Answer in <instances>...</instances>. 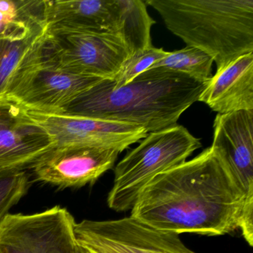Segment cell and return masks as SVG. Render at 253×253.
Listing matches in <instances>:
<instances>
[{"mask_svg": "<svg viewBox=\"0 0 253 253\" xmlns=\"http://www.w3.org/2000/svg\"><path fill=\"white\" fill-rule=\"evenodd\" d=\"M244 203L241 188L209 147L153 177L140 191L130 216L177 235L220 236L239 229Z\"/></svg>", "mask_w": 253, "mask_h": 253, "instance_id": "1", "label": "cell"}, {"mask_svg": "<svg viewBox=\"0 0 253 253\" xmlns=\"http://www.w3.org/2000/svg\"><path fill=\"white\" fill-rule=\"evenodd\" d=\"M207 83L173 71L149 69L121 87L114 86L112 80H103L63 112L131 124L154 132L177 125Z\"/></svg>", "mask_w": 253, "mask_h": 253, "instance_id": "2", "label": "cell"}, {"mask_svg": "<svg viewBox=\"0 0 253 253\" xmlns=\"http://www.w3.org/2000/svg\"><path fill=\"white\" fill-rule=\"evenodd\" d=\"M187 46L224 68L253 52V0H145Z\"/></svg>", "mask_w": 253, "mask_h": 253, "instance_id": "3", "label": "cell"}, {"mask_svg": "<svg viewBox=\"0 0 253 253\" xmlns=\"http://www.w3.org/2000/svg\"><path fill=\"white\" fill-rule=\"evenodd\" d=\"M201 146V140L182 126L148 133L115 167L107 197L109 208L117 212L131 210L140 191L153 177L183 164Z\"/></svg>", "mask_w": 253, "mask_h": 253, "instance_id": "4", "label": "cell"}, {"mask_svg": "<svg viewBox=\"0 0 253 253\" xmlns=\"http://www.w3.org/2000/svg\"><path fill=\"white\" fill-rule=\"evenodd\" d=\"M46 51L60 69L103 80H115L129 56L115 34L60 29H47Z\"/></svg>", "mask_w": 253, "mask_h": 253, "instance_id": "5", "label": "cell"}, {"mask_svg": "<svg viewBox=\"0 0 253 253\" xmlns=\"http://www.w3.org/2000/svg\"><path fill=\"white\" fill-rule=\"evenodd\" d=\"M75 233L78 248L106 253H197L177 234L155 229L131 216L76 222Z\"/></svg>", "mask_w": 253, "mask_h": 253, "instance_id": "6", "label": "cell"}, {"mask_svg": "<svg viewBox=\"0 0 253 253\" xmlns=\"http://www.w3.org/2000/svg\"><path fill=\"white\" fill-rule=\"evenodd\" d=\"M75 224L60 206L35 214L9 213L0 223V253H78Z\"/></svg>", "mask_w": 253, "mask_h": 253, "instance_id": "7", "label": "cell"}, {"mask_svg": "<svg viewBox=\"0 0 253 253\" xmlns=\"http://www.w3.org/2000/svg\"><path fill=\"white\" fill-rule=\"evenodd\" d=\"M211 150L226 166L242 190L244 203L239 229L253 231V110L217 114L213 124Z\"/></svg>", "mask_w": 253, "mask_h": 253, "instance_id": "8", "label": "cell"}, {"mask_svg": "<svg viewBox=\"0 0 253 253\" xmlns=\"http://www.w3.org/2000/svg\"><path fill=\"white\" fill-rule=\"evenodd\" d=\"M103 79L60 69L45 51L6 97L26 110L63 112L81 94Z\"/></svg>", "mask_w": 253, "mask_h": 253, "instance_id": "9", "label": "cell"}, {"mask_svg": "<svg viewBox=\"0 0 253 253\" xmlns=\"http://www.w3.org/2000/svg\"><path fill=\"white\" fill-rule=\"evenodd\" d=\"M25 115L41 127L54 146L84 145L112 148L124 152L140 141L147 131L138 126L65 112L26 110Z\"/></svg>", "mask_w": 253, "mask_h": 253, "instance_id": "10", "label": "cell"}, {"mask_svg": "<svg viewBox=\"0 0 253 253\" xmlns=\"http://www.w3.org/2000/svg\"><path fill=\"white\" fill-rule=\"evenodd\" d=\"M118 149L84 145L53 146L29 168L38 181L59 189L81 188L95 183L113 168Z\"/></svg>", "mask_w": 253, "mask_h": 253, "instance_id": "11", "label": "cell"}, {"mask_svg": "<svg viewBox=\"0 0 253 253\" xmlns=\"http://www.w3.org/2000/svg\"><path fill=\"white\" fill-rule=\"evenodd\" d=\"M54 146L12 100L0 99V170L26 169Z\"/></svg>", "mask_w": 253, "mask_h": 253, "instance_id": "12", "label": "cell"}, {"mask_svg": "<svg viewBox=\"0 0 253 253\" xmlns=\"http://www.w3.org/2000/svg\"><path fill=\"white\" fill-rule=\"evenodd\" d=\"M198 101L217 114L253 110V52L216 71Z\"/></svg>", "mask_w": 253, "mask_h": 253, "instance_id": "13", "label": "cell"}, {"mask_svg": "<svg viewBox=\"0 0 253 253\" xmlns=\"http://www.w3.org/2000/svg\"><path fill=\"white\" fill-rule=\"evenodd\" d=\"M48 29L116 35V0H45Z\"/></svg>", "mask_w": 253, "mask_h": 253, "instance_id": "14", "label": "cell"}, {"mask_svg": "<svg viewBox=\"0 0 253 253\" xmlns=\"http://www.w3.org/2000/svg\"><path fill=\"white\" fill-rule=\"evenodd\" d=\"M47 31L21 40H0V99H5L43 55Z\"/></svg>", "mask_w": 253, "mask_h": 253, "instance_id": "15", "label": "cell"}, {"mask_svg": "<svg viewBox=\"0 0 253 253\" xmlns=\"http://www.w3.org/2000/svg\"><path fill=\"white\" fill-rule=\"evenodd\" d=\"M47 29L45 0H0V40H21Z\"/></svg>", "mask_w": 253, "mask_h": 253, "instance_id": "16", "label": "cell"}, {"mask_svg": "<svg viewBox=\"0 0 253 253\" xmlns=\"http://www.w3.org/2000/svg\"><path fill=\"white\" fill-rule=\"evenodd\" d=\"M116 35L129 55L153 46L151 29L155 23L143 0H116Z\"/></svg>", "mask_w": 253, "mask_h": 253, "instance_id": "17", "label": "cell"}, {"mask_svg": "<svg viewBox=\"0 0 253 253\" xmlns=\"http://www.w3.org/2000/svg\"><path fill=\"white\" fill-rule=\"evenodd\" d=\"M213 63L212 58L207 53L195 47L186 46L168 52L165 57L152 65L149 69L173 71L183 74L198 82L207 83L211 77Z\"/></svg>", "mask_w": 253, "mask_h": 253, "instance_id": "18", "label": "cell"}, {"mask_svg": "<svg viewBox=\"0 0 253 253\" xmlns=\"http://www.w3.org/2000/svg\"><path fill=\"white\" fill-rule=\"evenodd\" d=\"M30 178L26 169L0 170V223L27 194Z\"/></svg>", "mask_w": 253, "mask_h": 253, "instance_id": "19", "label": "cell"}, {"mask_svg": "<svg viewBox=\"0 0 253 253\" xmlns=\"http://www.w3.org/2000/svg\"><path fill=\"white\" fill-rule=\"evenodd\" d=\"M167 54L168 51H164L162 48L152 46L128 56L115 80H112L114 86L126 85L136 77L150 69L152 65L165 57Z\"/></svg>", "mask_w": 253, "mask_h": 253, "instance_id": "20", "label": "cell"}, {"mask_svg": "<svg viewBox=\"0 0 253 253\" xmlns=\"http://www.w3.org/2000/svg\"><path fill=\"white\" fill-rule=\"evenodd\" d=\"M79 249L81 253H106L103 252L96 251V250H88V249Z\"/></svg>", "mask_w": 253, "mask_h": 253, "instance_id": "21", "label": "cell"}, {"mask_svg": "<svg viewBox=\"0 0 253 253\" xmlns=\"http://www.w3.org/2000/svg\"><path fill=\"white\" fill-rule=\"evenodd\" d=\"M78 253H81V251H80L79 249H78Z\"/></svg>", "mask_w": 253, "mask_h": 253, "instance_id": "22", "label": "cell"}]
</instances>
